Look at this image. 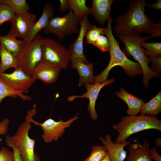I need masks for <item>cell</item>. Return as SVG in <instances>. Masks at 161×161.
Wrapping results in <instances>:
<instances>
[{
  "instance_id": "1",
  "label": "cell",
  "mask_w": 161,
  "mask_h": 161,
  "mask_svg": "<svg viewBox=\"0 0 161 161\" xmlns=\"http://www.w3.org/2000/svg\"><path fill=\"white\" fill-rule=\"evenodd\" d=\"M128 10L118 16L113 29L116 35L149 34L153 38L161 36V20L158 24L145 13L147 4L144 0H131Z\"/></svg>"
},
{
  "instance_id": "2",
  "label": "cell",
  "mask_w": 161,
  "mask_h": 161,
  "mask_svg": "<svg viewBox=\"0 0 161 161\" xmlns=\"http://www.w3.org/2000/svg\"><path fill=\"white\" fill-rule=\"evenodd\" d=\"M107 21V25L105 35L109 44V52L110 59L107 67L101 73L95 76V83H101L107 80L110 71L116 66L122 67L129 77H133L142 73L140 64L138 62L129 60L121 50L119 42L115 38L113 34L112 28V18L111 16L109 17Z\"/></svg>"
},
{
  "instance_id": "3",
  "label": "cell",
  "mask_w": 161,
  "mask_h": 161,
  "mask_svg": "<svg viewBox=\"0 0 161 161\" xmlns=\"http://www.w3.org/2000/svg\"><path fill=\"white\" fill-rule=\"evenodd\" d=\"M36 111L35 106L27 112L25 121L19 126L13 136L7 135L5 138L7 146L15 147L18 150L23 161H40L39 156L35 154V140L30 138L29 131L32 127L31 123Z\"/></svg>"
},
{
  "instance_id": "4",
  "label": "cell",
  "mask_w": 161,
  "mask_h": 161,
  "mask_svg": "<svg viewBox=\"0 0 161 161\" xmlns=\"http://www.w3.org/2000/svg\"><path fill=\"white\" fill-rule=\"evenodd\" d=\"M113 127L118 133L115 143H121L131 135L140 131L149 129L161 131V121L155 115H129L123 117Z\"/></svg>"
},
{
  "instance_id": "5",
  "label": "cell",
  "mask_w": 161,
  "mask_h": 161,
  "mask_svg": "<svg viewBox=\"0 0 161 161\" xmlns=\"http://www.w3.org/2000/svg\"><path fill=\"white\" fill-rule=\"evenodd\" d=\"M116 36L125 44L124 51L133 57L141 65L143 74V83L145 88L148 87L149 80L153 77H159L160 74L151 70L148 65L150 60L144 53V49L140 44L151 38L150 35L146 37L140 36V35H119Z\"/></svg>"
},
{
  "instance_id": "6",
  "label": "cell",
  "mask_w": 161,
  "mask_h": 161,
  "mask_svg": "<svg viewBox=\"0 0 161 161\" xmlns=\"http://www.w3.org/2000/svg\"><path fill=\"white\" fill-rule=\"evenodd\" d=\"M43 37L37 34L29 44H25L16 57L18 68L27 75L32 76L36 64L41 60V43Z\"/></svg>"
},
{
  "instance_id": "7",
  "label": "cell",
  "mask_w": 161,
  "mask_h": 161,
  "mask_svg": "<svg viewBox=\"0 0 161 161\" xmlns=\"http://www.w3.org/2000/svg\"><path fill=\"white\" fill-rule=\"evenodd\" d=\"M80 24L79 21L72 11L69 10L68 13L63 17L52 18L48 25L43 30L45 34H54L59 41H62L67 35L78 34L80 29L78 25Z\"/></svg>"
},
{
  "instance_id": "8",
  "label": "cell",
  "mask_w": 161,
  "mask_h": 161,
  "mask_svg": "<svg viewBox=\"0 0 161 161\" xmlns=\"http://www.w3.org/2000/svg\"><path fill=\"white\" fill-rule=\"evenodd\" d=\"M42 59L60 67L66 68L70 61L71 54L57 41L47 37L43 38L41 43Z\"/></svg>"
},
{
  "instance_id": "9",
  "label": "cell",
  "mask_w": 161,
  "mask_h": 161,
  "mask_svg": "<svg viewBox=\"0 0 161 161\" xmlns=\"http://www.w3.org/2000/svg\"><path fill=\"white\" fill-rule=\"evenodd\" d=\"M78 115V113L73 117L65 121L61 119L55 121L49 118L42 123H39L34 120L32 123L41 126L43 132L42 137L44 141L46 143H50L53 141H57L59 138L61 137L65 133V129L79 118Z\"/></svg>"
},
{
  "instance_id": "10",
  "label": "cell",
  "mask_w": 161,
  "mask_h": 161,
  "mask_svg": "<svg viewBox=\"0 0 161 161\" xmlns=\"http://www.w3.org/2000/svg\"><path fill=\"white\" fill-rule=\"evenodd\" d=\"M0 78L13 89L24 94L28 93L29 88L36 80L19 68L10 73L0 72Z\"/></svg>"
},
{
  "instance_id": "11",
  "label": "cell",
  "mask_w": 161,
  "mask_h": 161,
  "mask_svg": "<svg viewBox=\"0 0 161 161\" xmlns=\"http://www.w3.org/2000/svg\"><path fill=\"white\" fill-rule=\"evenodd\" d=\"M114 81V79H111L101 83L94 84L86 83L85 84L87 89L86 93L81 95H72L69 96L67 98V100L69 102H71L77 98H86L88 99L89 103L87 110L91 119L96 120L98 117L97 114L95 111V106L99 93L103 87L113 83Z\"/></svg>"
},
{
  "instance_id": "12",
  "label": "cell",
  "mask_w": 161,
  "mask_h": 161,
  "mask_svg": "<svg viewBox=\"0 0 161 161\" xmlns=\"http://www.w3.org/2000/svg\"><path fill=\"white\" fill-rule=\"evenodd\" d=\"M36 18L35 14L28 12L16 14L11 21L10 29L16 37L25 41L35 22Z\"/></svg>"
},
{
  "instance_id": "13",
  "label": "cell",
  "mask_w": 161,
  "mask_h": 161,
  "mask_svg": "<svg viewBox=\"0 0 161 161\" xmlns=\"http://www.w3.org/2000/svg\"><path fill=\"white\" fill-rule=\"evenodd\" d=\"M61 69L59 66L41 59L35 67L32 76L46 84H51L57 80Z\"/></svg>"
},
{
  "instance_id": "14",
  "label": "cell",
  "mask_w": 161,
  "mask_h": 161,
  "mask_svg": "<svg viewBox=\"0 0 161 161\" xmlns=\"http://www.w3.org/2000/svg\"><path fill=\"white\" fill-rule=\"evenodd\" d=\"M90 24L88 16H85L80 22V32L76 39L69 46L68 49L71 54L70 61L72 62L75 59L78 58L86 64L89 63L83 53V42L86 30Z\"/></svg>"
},
{
  "instance_id": "15",
  "label": "cell",
  "mask_w": 161,
  "mask_h": 161,
  "mask_svg": "<svg viewBox=\"0 0 161 161\" xmlns=\"http://www.w3.org/2000/svg\"><path fill=\"white\" fill-rule=\"evenodd\" d=\"M55 10L52 4L49 2L44 3L42 15L37 22H35L27 37L24 41L28 44L33 39L37 33L48 24L50 19L54 17Z\"/></svg>"
},
{
  "instance_id": "16",
  "label": "cell",
  "mask_w": 161,
  "mask_h": 161,
  "mask_svg": "<svg viewBox=\"0 0 161 161\" xmlns=\"http://www.w3.org/2000/svg\"><path fill=\"white\" fill-rule=\"evenodd\" d=\"M100 140L106 147L111 161H123L126 156L127 152L124 147L130 142L126 141L121 143H116L111 140V136L107 134L104 137H100Z\"/></svg>"
},
{
  "instance_id": "17",
  "label": "cell",
  "mask_w": 161,
  "mask_h": 161,
  "mask_svg": "<svg viewBox=\"0 0 161 161\" xmlns=\"http://www.w3.org/2000/svg\"><path fill=\"white\" fill-rule=\"evenodd\" d=\"M113 0H93L90 9V14L97 21L104 25L110 16L111 7Z\"/></svg>"
},
{
  "instance_id": "18",
  "label": "cell",
  "mask_w": 161,
  "mask_h": 161,
  "mask_svg": "<svg viewBox=\"0 0 161 161\" xmlns=\"http://www.w3.org/2000/svg\"><path fill=\"white\" fill-rule=\"evenodd\" d=\"M94 66L92 63L86 64L78 58L76 59L71 63V67L76 69L79 74V86L86 83H95V76L93 75Z\"/></svg>"
},
{
  "instance_id": "19",
  "label": "cell",
  "mask_w": 161,
  "mask_h": 161,
  "mask_svg": "<svg viewBox=\"0 0 161 161\" xmlns=\"http://www.w3.org/2000/svg\"><path fill=\"white\" fill-rule=\"evenodd\" d=\"M129 153L126 161H152L149 155V144L146 140L142 145L138 142L130 144Z\"/></svg>"
},
{
  "instance_id": "20",
  "label": "cell",
  "mask_w": 161,
  "mask_h": 161,
  "mask_svg": "<svg viewBox=\"0 0 161 161\" xmlns=\"http://www.w3.org/2000/svg\"><path fill=\"white\" fill-rule=\"evenodd\" d=\"M115 94L127 104L128 109L126 112L129 115H137L140 112L145 103L143 100L129 93L122 87H121L119 91L116 92Z\"/></svg>"
},
{
  "instance_id": "21",
  "label": "cell",
  "mask_w": 161,
  "mask_h": 161,
  "mask_svg": "<svg viewBox=\"0 0 161 161\" xmlns=\"http://www.w3.org/2000/svg\"><path fill=\"white\" fill-rule=\"evenodd\" d=\"M0 42L4 47L16 56L20 52L25 44L24 40H18L11 29L5 36L0 35Z\"/></svg>"
},
{
  "instance_id": "22",
  "label": "cell",
  "mask_w": 161,
  "mask_h": 161,
  "mask_svg": "<svg viewBox=\"0 0 161 161\" xmlns=\"http://www.w3.org/2000/svg\"><path fill=\"white\" fill-rule=\"evenodd\" d=\"M0 72L4 73L7 69L18 68L16 57L7 50L0 43Z\"/></svg>"
},
{
  "instance_id": "23",
  "label": "cell",
  "mask_w": 161,
  "mask_h": 161,
  "mask_svg": "<svg viewBox=\"0 0 161 161\" xmlns=\"http://www.w3.org/2000/svg\"><path fill=\"white\" fill-rule=\"evenodd\" d=\"M17 97L24 101L31 99L30 96L13 89L0 78V105L3 100L7 97L16 98Z\"/></svg>"
},
{
  "instance_id": "24",
  "label": "cell",
  "mask_w": 161,
  "mask_h": 161,
  "mask_svg": "<svg viewBox=\"0 0 161 161\" xmlns=\"http://www.w3.org/2000/svg\"><path fill=\"white\" fill-rule=\"evenodd\" d=\"M70 10L80 22L90 14V8L86 5V0H69Z\"/></svg>"
},
{
  "instance_id": "25",
  "label": "cell",
  "mask_w": 161,
  "mask_h": 161,
  "mask_svg": "<svg viewBox=\"0 0 161 161\" xmlns=\"http://www.w3.org/2000/svg\"><path fill=\"white\" fill-rule=\"evenodd\" d=\"M161 111V91L152 99L145 103L140 110V114L155 115Z\"/></svg>"
},
{
  "instance_id": "26",
  "label": "cell",
  "mask_w": 161,
  "mask_h": 161,
  "mask_svg": "<svg viewBox=\"0 0 161 161\" xmlns=\"http://www.w3.org/2000/svg\"><path fill=\"white\" fill-rule=\"evenodd\" d=\"M0 4L7 6L16 14L28 12L30 9V6L26 0H0Z\"/></svg>"
},
{
  "instance_id": "27",
  "label": "cell",
  "mask_w": 161,
  "mask_h": 161,
  "mask_svg": "<svg viewBox=\"0 0 161 161\" xmlns=\"http://www.w3.org/2000/svg\"><path fill=\"white\" fill-rule=\"evenodd\" d=\"M106 31V28H99L90 24L85 33L86 43L93 44L100 35H105Z\"/></svg>"
},
{
  "instance_id": "28",
  "label": "cell",
  "mask_w": 161,
  "mask_h": 161,
  "mask_svg": "<svg viewBox=\"0 0 161 161\" xmlns=\"http://www.w3.org/2000/svg\"><path fill=\"white\" fill-rule=\"evenodd\" d=\"M108 154L104 145H94L89 156L83 161H100Z\"/></svg>"
},
{
  "instance_id": "29",
  "label": "cell",
  "mask_w": 161,
  "mask_h": 161,
  "mask_svg": "<svg viewBox=\"0 0 161 161\" xmlns=\"http://www.w3.org/2000/svg\"><path fill=\"white\" fill-rule=\"evenodd\" d=\"M140 46L145 48L144 53L145 55L149 56L161 55V43H148L144 41Z\"/></svg>"
},
{
  "instance_id": "30",
  "label": "cell",
  "mask_w": 161,
  "mask_h": 161,
  "mask_svg": "<svg viewBox=\"0 0 161 161\" xmlns=\"http://www.w3.org/2000/svg\"><path fill=\"white\" fill-rule=\"evenodd\" d=\"M16 14L7 5L0 4V27L5 22L11 21Z\"/></svg>"
},
{
  "instance_id": "31",
  "label": "cell",
  "mask_w": 161,
  "mask_h": 161,
  "mask_svg": "<svg viewBox=\"0 0 161 161\" xmlns=\"http://www.w3.org/2000/svg\"><path fill=\"white\" fill-rule=\"evenodd\" d=\"M102 52H109V44L107 37L103 35H101L93 44Z\"/></svg>"
},
{
  "instance_id": "32",
  "label": "cell",
  "mask_w": 161,
  "mask_h": 161,
  "mask_svg": "<svg viewBox=\"0 0 161 161\" xmlns=\"http://www.w3.org/2000/svg\"><path fill=\"white\" fill-rule=\"evenodd\" d=\"M148 58L151 63L150 69L160 74L161 72V55L149 56Z\"/></svg>"
},
{
  "instance_id": "33",
  "label": "cell",
  "mask_w": 161,
  "mask_h": 161,
  "mask_svg": "<svg viewBox=\"0 0 161 161\" xmlns=\"http://www.w3.org/2000/svg\"><path fill=\"white\" fill-rule=\"evenodd\" d=\"M0 161H14L13 152L7 148L2 147L0 150Z\"/></svg>"
},
{
  "instance_id": "34",
  "label": "cell",
  "mask_w": 161,
  "mask_h": 161,
  "mask_svg": "<svg viewBox=\"0 0 161 161\" xmlns=\"http://www.w3.org/2000/svg\"><path fill=\"white\" fill-rule=\"evenodd\" d=\"M10 120L8 118H5L0 122V134H6L9 127Z\"/></svg>"
},
{
  "instance_id": "35",
  "label": "cell",
  "mask_w": 161,
  "mask_h": 161,
  "mask_svg": "<svg viewBox=\"0 0 161 161\" xmlns=\"http://www.w3.org/2000/svg\"><path fill=\"white\" fill-rule=\"evenodd\" d=\"M149 155L151 158L154 161H161V157L157 152L156 147H153L149 149Z\"/></svg>"
},
{
  "instance_id": "36",
  "label": "cell",
  "mask_w": 161,
  "mask_h": 161,
  "mask_svg": "<svg viewBox=\"0 0 161 161\" xmlns=\"http://www.w3.org/2000/svg\"><path fill=\"white\" fill-rule=\"evenodd\" d=\"M60 5L59 9L61 12L65 13L68 10H70L69 0H60Z\"/></svg>"
},
{
  "instance_id": "37",
  "label": "cell",
  "mask_w": 161,
  "mask_h": 161,
  "mask_svg": "<svg viewBox=\"0 0 161 161\" xmlns=\"http://www.w3.org/2000/svg\"><path fill=\"white\" fill-rule=\"evenodd\" d=\"M147 5L149 8H151L157 10L161 9V0H157L156 2L152 4H147Z\"/></svg>"
},
{
  "instance_id": "38",
  "label": "cell",
  "mask_w": 161,
  "mask_h": 161,
  "mask_svg": "<svg viewBox=\"0 0 161 161\" xmlns=\"http://www.w3.org/2000/svg\"><path fill=\"white\" fill-rule=\"evenodd\" d=\"M14 154V161H23L18 150L14 147L12 146Z\"/></svg>"
},
{
  "instance_id": "39",
  "label": "cell",
  "mask_w": 161,
  "mask_h": 161,
  "mask_svg": "<svg viewBox=\"0 0 161 161\" xmlns=\"http://www.w3.org/2000/svg\"><path fill=\"white\" fill-rule=\"evenodd\" d=\"M155 144L158 147H160L161 146V138L160 137L157 138L155 141Z\"/></svg>"
},
{
  "instance_id": "40",
  "label": "cell",
  "mask_w": 161,
  "mask_h": 161,
  "mask_svg": "<svg viewBox=\"0 0 161 161\" xmlns=\"http://www.w3.org/2000/svg\"><path fill=\"white\" fill-rule=\"evenodd\" d=\"M100 161H111L110 157L108 154Z\"/></svg>"
}]
</instances>
